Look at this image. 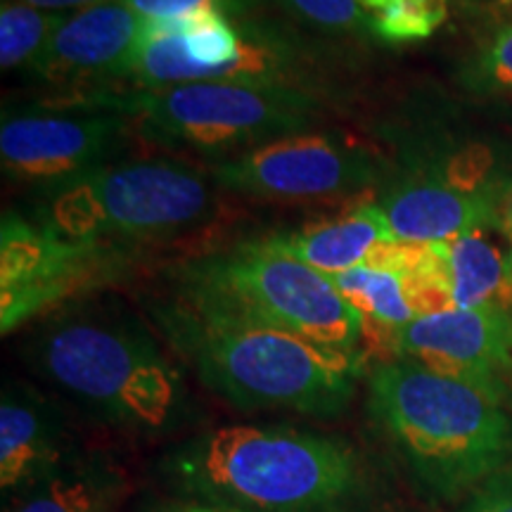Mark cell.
Wrapping results in <instances>:
<instances>
[{"label": "cell", "instance_id": "1", "mask_svg": "<svg viewBox=\"0 0 512 512\" xmlns=\"http://www.w3.org/2000/svg\"><path fill=\"white\" fill-rule=\"evenodd\" d=\"M174 498L221 512H354L368 496L356 448L287 425H226L162 458Z\"/></svg>", "mask_w": 512, "mask_h": 512}, {"label": "cell", "instance_id": "2", "mask_svg": "<svg viewBox=\"0 0 512 512\" xmlns=\"http://www.w3.org/2000/svg\"><path fill=\"white\" fill-rule=\"evenodd\" d=\"M29 358L64 399L112 430L162 434L190 415L183 370L114 299L64 306L31 335Z\"/></svg>", "mask_w": 512, "mask_h": 512}, {"label": "cell", "instance_id": "3", "mask_svg": "<svg viewBox=\"0 0 512 512\" xmlns=\"http://www.w3.org/2000/svg\"><path fill=\"white\" fill-rule=\"evenodd\" d=\"M366 411L415 484L439 501L512 467V403L408 358L368 370Z\"/></svg>", "mask_w": 512, "mask_h": 512}, {"label": "cell", "instance_id": "4", "mask_svg": "<svg viewBox=\"0 0 512 512\" xmlns=\"http://www.w3.org/2000/svg\"><path fill=\"white\" fill-rule=\"evenodd\" d=\"M150 318L204 387L240 411L337 418L366 375L363 354L290 332L204 318L174 297L150 304Z\"/></svg>", "mask_w": 512, "mask_h": 512}, {"label": "cell", "instance_id": "5", "mask_svg": "<svg viewBox=\"0 0 512 512\" xmlns=\"http://www.w3.org/2000/svg\"><path fill=\"white\" fill-rule=\"evenodd\" d=\"M169 280L171 297L204 318L290 332L363 354L361 316L328 275L268 245L266 238L185 259Z\"/></svg>", "mask_w": 512, "mask_h": 512}, {"label": "cell", "instance_id": "6", "mask_svg": "<svg viewBox=\"0 0 512 512\" xmlns=\"http://www.w3.org/2000/svg\"><path fill=\"white\" fill-rule=\"evenodd\" d=\"M60 98L126 114L138 138L176 155L185 152L209 159L211 164L271 140L316 131L325 112L320 93L228 81L121 86Z\"/></svg>", "mask_w": 512, "mask_h": 512}, {"label": "cell", "instance_id": "7", "mask_svg": "<svg viewBox=\"0 0 512 512\" xmlns=\"http://www.w3.org/2000/svg\"><path fill=\"white\" fill-rule=\"evenodd\" d=\"M214 188L209 171L181 157L117 159L36 195L34 219L67 238L133 249L207 223L216 211Z\"/></svg>", "mask_w": 512, "mask_h": 512}, {"label": "cell", "instance_id": "8", "mask_svg": "<svg viewBox=\"0 0 512 512\" xmlns=\"http://www.w3.org/2000/svg\"><path fill=\"white\" fill-rule=\"evenodd\" d=\"M512 176L494 147L451 136L399 138L375 202L394 240L437 245L472 230H501Z\"/></svg>", "mask_w": 512, "mask_h": 512}, {"label": "cell", "instance_id": "9", "mask_svg": "<svg viewBox=\"0 0 512 512\" xmlns=\"http://www.w3.org/2000/svg\"><path fill=\"white\" fill-rule=\"evenodd\" d=\"M197 81L320 93L323 67L304 38L264 17L197 15L181 22H150L124 86L159 88Z\"/></svg>", "mask_w": 512, "mask_h": 512}, {"label": "cell", "instance_id": "10", "mask_svg": "<svg viewBox=\"0 0 512 512\" xmlns=\"http://www.w3.org/2000/svg\"><path fill=\"white\" fill-rule=\"evenodd\" d=\"M389 157L339 131H304L209 166L216 188L271 202H332L380 190Z\"/></svg>", "mask_w": 512, "mask_h": 512}, {"label": "cell", "instance_id": "11", "mask_svg": "<svg viewBox=\"0 0 512 512\" xmlns=\"http://www.w3.org/2000/svg\"><path fill=\"white\" fill-rule=\"evenodd\" d=\"M133 136L126 114L86 102L55 98L22 110L5 107L0 164L8 181L41 195L117 162Z\"/></svg>", "mask_w": 512, "mask_h": 512}, {"label": "cell", "instance_id": "12", "mask_svg": "<svg viewBox=\"0 0 512 512\" xmlns=\"http://www.w3.org/2000/svg\"><path fill=\"white\" fill-rule=\"evenodd\" d=\"M133 249L62 235L10 209L0 223V325L10 335L46 309L91 292L124 271Z\"/></svg>", "mask_w": 512, "mask_h": 512}, {"label": "cell", "instance_id": "13", "mask_svg": "<svg viewBox=\"0 0 512 512\" xmlns=\"http://www.w3.org/2000/svg\"><path fill=\"white\" fill-rule=\"evenodd\" d=\"M147 29L150 19L124 0L67 12L29 79L53 86L62 95L124 86Z\"/></svg>", "mask_w": 512, "mask_h": 512}, {"label": "cell", "instance_id": "14", "mask_svg": "<svg viewBox=\"0 0 512 512\" xmlns=\"http://www.w3.org/2000/svg\"><path fill=\"white\" fill-rule=\"evenodd\" d=\"M512 403V311L448 309L415 318L399 356Z\"/></svg>", "mask_w": 512, "mask_h": 512}, {"label": "cell", "instance_id": "15", "mask_svg": "<svg viewBox=\"0 0 512 512\" xmlns=\"http://www.w3.org/2000/svg\"><path fill=\"white\" fill-rule=\"evenodd\" d=\"M491 233L484 228L437 245H415L408 273L422 302L434 311H512V249Z\"/></svg>", "mask_w": 512, "mask_h": 512}, {"label": "cell", "instance_id": "16", "mask_svg": "<svg viewBox=\"0 0 512 512\" xmlns=\"http://www.w3.org/2000/svg\"><path fill=\"white\" fill-rule=\"evenodd\" d=\"M81 458L67 418L38 389L8 380L0 399V489L10 505Z\"/></svg>", "mask_w": 512, "mask_h": 512}, {"label": "cell", "instance_id": "17", "mask_svg": "<svg viewBox=\"0 0 512 512\" xmlns=\"http://www.w3.org/2000/svg\"><path fill=\"white\" fill-rule=\"evenodd\" d=\"M392 240L387 216L375 200L358 204L330 221L280 230L266 238L268 245L328 278L368 264L375 249Z\"/></svg>", "mask_w": 512, "mask_h": 512}, {"label": "cell", "instance_id": "18", "mask_svg": "<svg viewBox=\"0 0 512 512\" xmlns=\"http://www.w3.org/2000/svg\"><path fill=\"white\" fill-rule=\"evenodd\" d=\"M330 280L361 316L366 358L373 354L380 363L396 361L399 335L418 318L406 271L401 266L363 264Z\"/></svg>", "mask_w": 512, "mask_h": 512}, {"label": "cell", "instance_id": "19", "mask_svg": "<svg viewBox=\"0 0 512 512\" xmlns=\"http://www.w3.org/2000/svg\"><path fill=\"white\" fill-rule=\"evenodd\" d=\"M128 496L126 472L102 456H81L55 477L5 505L8 512H117Z\"/></svg>", "mask_w": 512, "mask_h": 512}, {"label": "cell", "instance_id": "20", "mask_svg": "<svg viewBox=\"0 0 512 512\" xmlns=\"http://www.w3.org/2000/svg\"><path fill=\"white\" fill-rule=\"evenodd\" d=\"M62 12H48L22 0H3L0 5V67L3 72L31 74L46 53Z\"/></svg>", "mask_w": 512, "mask_h": 512}, {"label": "cell", "instance_id": "21", "mask_svg": "<svg viewBox=\"0 0 512 512\" xmlns=\"http://www.w3.org/2000/svg\"><path fill=\"white\" fill-rule=\"evenodd\" d=\"M458 79L467 93L512 98V19L496 27L460 64Z\"/></svg>", "mask_w": 512, "mask_h": 512}, {"label": "cell", "instance_id": "22", "mask_svg": "<svg viewBox=\"0 0 512 512\" xmlns=\"http://www.w3.org/2000/svg\"><path fill=\"white\" fill-rule=\"evenodd\" d=\"M280 10L304 27L332 38L373 41L375 31L368 12L358 0H273Z\"/></svg>", "mask_w": 512, "mask_h": 512}, {"label": "cell", "instance_id": "23", "mask_svg": "<svg viewBox=\"0 0 512 512\" xmlns=\"http://www.w3.org/2000/svg\"><path fill=\"white\" fill-rule=\"evenodd\" d=\"M150 22H181L197 15L247 19L264 8V0H124Z\"/></svg>", "mask_w": 512, "mask_h": 512}, {"label": "cell", "instance_id": "24", "mask_svg": "<svg viewBox=\"0 0 512 512\" xmlns=\"http://www.w3.org/2000/svg\"><path fill=\"white\" fill-rule=\"evenodd\" d=\"M460 512H512V467L479 484Z\"/></svg>", "mask_w": 512, "mask_h": 512}, {"label": "cell", "instance_id": "25", "mask_svg": "<svg viewBox=\"0 0 512 512\" xmlns=\"http://www.w3.org/2000/svg\"><path fill=\"white\" fill-rule=\"evenodd\" d=\"M140 512H221V510H214L209 508V505H202L195 501H185V498H171V501H157V503L145 505Z\"/></svg>", "mask_w": 512, "mask_h": 512}, {"label": "cell", "instance_id": "26", "mask_svg": "<svg viewBox=\"0 0 512 512\" xmlns=\"http://www.w3.org/2000/svg\"><path fill=\"white\" fill-rule=\"evenodd\" d=\"M22 3L34 5V8H41L48 12H62V15H67V12L91 8V5L105 3V0H22Z\"/></svg>", "mask_w": 512, "mask_h": 512}, {"label": "cell", "instance_id": "27", "mask_svg": "<svg viewBox=\"0 0 512 512\" xmlns=\"http://www.w3.org/2000/svg\"><path fill=\"white\" fill-rule=\"evenodd\" d=\"M401 3L403 0H358V5L368 12L370 22H373V31H375V24L382 22L384 17L392 15Z\"/></svg>", "mask_w": 512, "mask_h": 512}, {"label": "cell", "instance_id": "28", "mask_svg": "<svg viewBox=\"0 0 512 512\" xmlns=\"http://www.w3.org/2000/svg\"><path fill=\"white\" fill-rule=\"evenodd\" d=\"M501 233L512 249V181L508 185V190H505L501 202Z\"/></svg>", "mask_w": 512, "mask_h": 512}, {"label": "cell", "instance_id": "29", "mask_svg": "<svg viewBox=\"0 0 512 512\" xmlns=\"http://www.w3.org/2000/svg\"><path fill=\"white\" fill-rule=\"evenodd\" d=\"M460 3L472 5V8L494 10V12H512V0H460Z\"/></svg>", "mask_w": 512, "mask_h": 512}]
</instances>
